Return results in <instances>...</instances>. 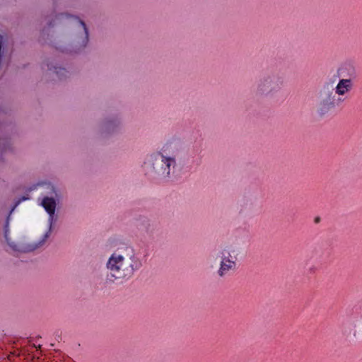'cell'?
Here are the masks:
<instances>
[{"label":"cell","instance_id":"6da1fadb","mask_svg":"<svg viewBox=\"0 0 362 362\" xmlns=\"http://www.w3.org/2000/svg\"><path fill=\"white\" fill-rule=\"evenodd\" d=\"M356 78L355 65L351 61L341 64L324 82L315 105V116L325 119L344 105L354 88Z\"/></svg>","mask_w":362,"mask_h":362},{"label":"cell","instance_id":"7a4b0ae2","mask_svg":"<svg viewBox=\"0 0 362 362\" xmlns=\"http://www.w3.org/2000/svg\"><path fill=\"white\" fill-rule=\"evenodd\" d=\"M188 147L182 137L172 136L148 158L146 162L147 171L156 179L173 180L185 169L188 156L178 155L188 153Z\"/></svg>","mask_w":362,"mask_h":362},{"label":"cell","instance_id":"3957f363","mask_svg":"<svg viewBox=\"0 0 362 362\" xmlns=\"http://www.w3.org/2000/svg\"><path fill=\"white\" fill-rule=\"evenodd\" d=\"M46 36L51 45L66 52L78 51L88 41V33L83 23L69 13L56 16L47 28Z\"/></svg>","mask_w":362,"mask_h":362},{"label":"cell","instance_id":"277c9868","mask_svg":"<svg viewBox=\"0 0 362 362\" xmlns=\"http://www.w3.org/2000/svg\"><path fill=\"white\" fill-rule=\"evenodd\" d=\"M122 120L115 113L105 115L99 122L98 132L99 136L104 140H110L116 137L121 132Z\"/></svg>","mask_w":362,"mask_h":362}]
</instances>
